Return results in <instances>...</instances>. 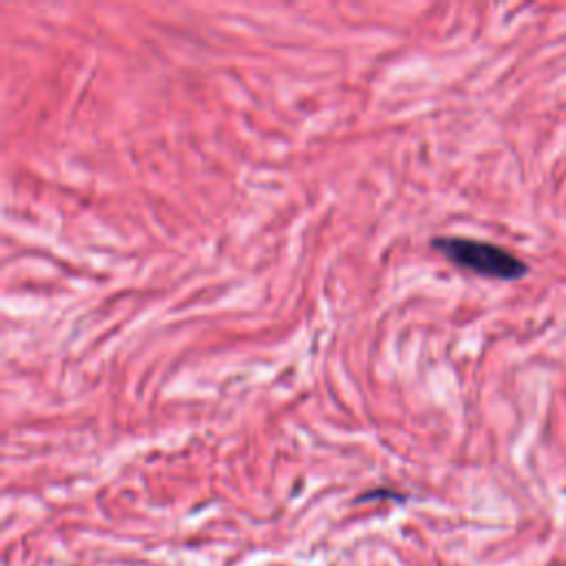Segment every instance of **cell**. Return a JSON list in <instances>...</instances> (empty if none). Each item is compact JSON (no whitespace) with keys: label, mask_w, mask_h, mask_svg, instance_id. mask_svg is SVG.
I'll return each mask as SVG.
<instances>
[{"label":"cell","mask_w":566,"mask_h":566,"mask_svg":"<svg viewBox=\"0 0 566 566\" xmlns=\"http://www.w3.org/2000/svg\"><path fill=\"white\" fill-rule=\"evenodd\" d=\"M376 497H389V500H405V495H400V493H394V491H389V489H374V491H367V493H363L356 502H365V500H376Z\"/></svg>","instance_id":"2"},{"label":"cell","mask_w":566,"mask_h":566,"mask_svg":"<svg viewBox=\"0 0 566 566\" xmlns=\"http://www.w3.org/2000/svg\"><path fill=\"white\" fill-rule=\"evenodd\" d=\"M431 248L444 256L455 268L469 270L478 276L497 279V281H515L526 274V263L509 252L502 245L491 241L458 237V234H438L431 239Z\"/></svg>","instance_id":"1"}]
</instances>
